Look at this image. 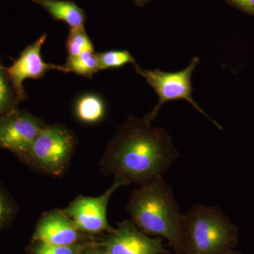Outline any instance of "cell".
I'll return each mask as SVG.
<instances>
[{
    "mask_svg": "<svg viewBox=\"0 0 254 254\" xmlns=\"http://www.w3.org/2000/svg\"><path fill=\"white\" fill-rule=\"evenodd\" d=\"M81 231L64 212L54 211L46 214L38 223L34 239L38 242L49 245H76Z\"/></svg>",
    "mask_w": 254,
    "mask_h": 254,
    "instance_id": "obj_10",
    "label": "cell"
},
{
    "mask_svg": "<svg viewBox=\"0 0 254 254\" xmlns=\"http://www.w3.org/2000/svg\"><path fill=\"white\" fill-rule=\"evenodd\" d=\"M3 226H4V225H1V224H0V229H1V227H2Z\"/></svg>",
    "mask_w": 254,
    "mask_h": 254,
    "instance_id": "obj_23",
    "label": "cell"
},
{
    "mask_svg": "<svg viewBox=\"0 0 254 254\" xmlns=\"http://www.w3.org/2000/svg\"><path fill=\"white\" fill-rule=\"evenodd\" d=\"M47 39V35H42L34 43L26 47L21 52L17 60L9 67H6V72L12 84L16 95L21 101L27 98L23 82L25 80L41 79L50 70H57L66 73L63 65H55L43 61L41 49Z\"/></svg>",
    "mask_w": 254,
    "mask_h": 254,
    "instance_id": "obj_8",
    "label": "cell"
},
{
    "mask_svg": "<svg viewBox=\"0 0 254 254\" xmlns=\"http://www.w3.org/2000/svg\"><path fill=\"white\" fill-rule=\"evenodd\" d=\"M40 5L55 20L66 23L70 28H84V11L73 1L63 0H32Z\"/></svg>",
    "mask_w": 254,
    "mask_h": 254,
    "instance_id": "obj_11",
    "label": "cell"
},
{
    "mask_svg": "<svg viewBox=\"0 0 254 254\" xmlns=\"http://www.w3.org/2000/svg\"><path fill=\"white\" fill-rule=\"evenodd\" d=\"M136 1L137 3H138V4H144L145 2H146L148 0H136Z\"/></svg>",
    "mask_w": 254,
    "mask_h": 254,
    "instance_id": "obj_21",
    "label": "cell"
},
{
    "mask_svg": "<svg viewBox=\"0 0 254 254\" xmlns=\"http://www.w3.org/2000/svg\"><path fill=\"white\" fill-rule=\"evenodd\" d=\"M74 112L79 121L91 125L100 123L105 118L106 105L99 95L85 93L76 100Z\"/></svg>",
    "mask_w": 254,
    "mask_h": 254,
    "instance_id": "obj_12",
    "label": "cell"
},
{
    "mask_svg": "<svg viewBox=\"0 0 254 254\" xmlns=\"http://www.w3.org/2000/svg\"><path fill=\"white\" fill-rule=\"evenodd\" d=\"M239 7L254 12V0H230Z\"/></svg>",
    "mask_w": 254,
    "mask_h": 254,
    "instance_id": "obj_20",
    "label": "cell"
},
{
    "mask_svg": "<svg viewBox=\"0 0 254 254\" xmlns=\"http://www.w3.org/2000/svg\"><path fill=\"white\" fill-rule=\"evenodd\" d=\"M199 63V58L195 57L186 68L175 72H167L159 68L154 70H147L135 64V70L137 73L145 78L149 86L154 90L158 97V102L154 109L145 115L147 120L153 123L158 116L160 108L168 102L173 100H185L204 115L215 127L222 129V127L215 120L210 118L206 113L195 103L192 97L193 91L191 84V77L195 67Z\"/></svg>",
    "mask_w": 254,
    "mask_h": 254,
    "instance_id": "obj_4",
    "label": "cell"
},
{
    "mask_svg": "<svg viewBox=\"0 0 254 254\" xmlns=\"http://www.w3.org/2000/svg\"><path fill=\"white\" fill-rule=\"evenodd\" d=\"M75 146L69 130L61 125H46L38 133L23 160L49 175H61Z\"/></svg>",
    "mask_w": 254,
    "mask_h": 254,
    "instance_id": "obj_5",
    "label": "cell"
},
{
    "mask_svg": "<svg viewBox=\"0 0 254 254\" xmlns=\"http://www.w3.org/2000/svg\"><path fill=\"white\" fill-rule=\"evenodd\" d=\"M63 66L66 73L72 72L88 78H93L100 71L95 51L85 52L78 56L67 58Z\"/></svg>",
    "mask_w": 254,
    "mask_h": 254,
    "instance_id": "obj_13",
    "label": "cell"
},
{
    "mask_svg": "<svg viewBox=\"0 0 254 254\" xmlns=\"http://www.w3.org/2000/svg\"><path fill=\"white\" fill-rule=\"evenodd\" d=\"M98 67L100 70L120 68L128 64H136V60L127 50H109L96 53Z\"/></svg>",
    "mask_w": 254,
    "mask_h": 254,
    "instance_id": "obj_15",
    "label": "cell"
},
{
    "mask_svg": "<svg viewBox=\"0 0 254 254\" xmlns=\"http://www.w3.org/2000/svg\"><path fill=\"white\" fill-rule=\"evenodd\" d=\"M102 245L110 254H169L164 248L161 238L150 237L128 220L120 222Z\"/></svg>",
    "mask_w": 254,
    "mask_h": 254,
    "instance_id": "obj_9",
    "label": "cell"
},
{
    "mask_svg": "<svg viewBox=\"0 0 254 254\" xmlns=\"http://www.w3.org/2000/svg\"><path fill=\"white\" fill-rule=\"evenodd\" d=\"M21 102L15 92L6 67L0 60V116L17 108Z\"/></svg>",
    "mask_w": 254,
    "mask_h": 254,
    "instance_id": "obj_14",
    "label": "cell"
},
{
    "mask_svg": "<svg viewBox=\"0 0 254 254\" xmlns=\"http://www.w3.org/2000/svg\"><path fill=\"white\" fill-rule=\"evenodd\" d=\"M80 254H110L106 247L103 245L84 246Z\"/></svg>",
    "mask_w": 254,
    "mask_h": 254,
    "instance_id": "obj_19",
    "label": "cell"
},
{
    "mask_svg": "<svg viewBox=\"0 0 254 254\" xmlns=\"http://www.w3.org/2000/svg\"><path fill=\"white\" fill-rule=\"evenodd\" d=\"M151 123L145 118L131 117L120 127L102 162L105 173L128 185H141L164 177L179 152L167 131Z\"/></svg>",
    "mask_w": 254,
    "mask_h": 254,
    "instance_id": "obj_1",
    "label": "cell"
},
{
    "mask_svg": "<svg viewBox=\"0 0 254 254\" xmlns=\"http://www.w3.org/2000/svg\"><path fill=\"white\" fill-rule=\"evenodd\" d=\"M84 246H61L38 242L32 249L31 254H80Z\"/></svg>",
    "mask_w": 254,
    "mask_h": 254,
    "instance_id": "obj_17",
    "label": "cell"
},
{
    "mask_svg": "<svg viewBox=\"0 0 254 254\" xmlns=\"http://www.w3.org/2000/svg\"><path fill=\"white\" fill-rule=\"evenodd\" d=\"M127 210L132 222L148 235L165 239L175 254H182L183 215L164 177L133 190Z\"/></svg>",
    "mask_w": 254,
    "mask_h": 254,
    "instance_id": "obj_2",
    "label": "cell"
},
{
    "mask_svg": "<svg viewBox=\"0 0 254 254\" xmlns=\"http://www.w3.org/2000/svg\"><path fill=\"white\" fill-rule=\"evenodd\" d=\"M68 58H73L88 51H94L93 43L84 28H70L66 41Z\"/></svg>",
    "mask_w": 254,
    "mask_h": 254,
    "instance_id": "obj_16",
    "label": "cell"
},
{
    "mask_svg": "<svg viewBox=\"0 0 254 254\" xmlns=\"http://www.w3.org/2000/svg\"><path fill=\"white\" fill-rule=\"evenodd\" d=\"M46 125L41 119L17 108L3 114L0 116V148L23 160Z\"/></svg>",
    "mask_w": 254,
    "mask_h": 254,
    "instance_id": "obj_6",
    "label": "cell"
},
{
    "mask_svg": "<svg viewBox=\"0 0 254 254\" xmlns=\"http://www.w3.org/2000/svg\"><path fill=\"white\" fill-rule=\"evenodd\" d=\"M237 238L236 227L217 207L195 204L183 215L182 254H226Z\"/></svg>",
    "mask_w": 254,
    "mask_h": 254,
    "instance_id": "obj_3",
    "label": "cell"
},
{
    "mask_svg": "<svg viewBox=\"0 0 254 254\" xmlns=\"http://www.w3.org/2000/svg\"><path fill=\"white\" fill-rule=\"evenodd\" d=\"M14 213V208L9 197L0 188V224L4 225Z\"/></svg>",
    "mask_w": 254,
    "mask_h": 254,
    "instance_id": "obj_18",
    "label": "cell"
},
{
    "mask_svg": "<svg viewBox=\"0 0 254 254\" xmlns=\"http://www.w3.org/2000/svg\"><path fill=\"white\" fill-rule=\"evenodd\" d=\"M226 254H241L239 253V252H235V251H232V252H229V253H227Z\"/></svg>",
    "mask_w": 254,
    "mask_h": 254,
    "instance_id": "obj_22",
    "label": "cell"
},
{
    "mask_svg": "<svg viewBox=\"0 0 254 254\" xmlns=\"http://www.w3.org/2000/svg\"><path fill=\"white\" fill-rule=\"evenodd\" d=\"M128 184L115 178L113 185L103 194L96 197H78L64 210L81 232L99 233L113 231L107 218L108 203L115 190Z\"/></svg>",
    "mask_w": 254,
    "mask_h": 254,
    "instance_id": "obj_7",
    "label": "cell"
}]
</instances>
